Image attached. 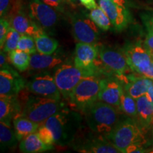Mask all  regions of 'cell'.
Instances as JSON below:
<instances>
[{"instance_id": "6da1fadb", "label": "cell", "mask_w": 153, "mask_h": 153, "mask_svg": "<svg viewBox=\"0 0 153 153\" xmlns=\"http://www.w3.org/2000/svg\"><path fill=\"white\" fill-rule=\"evenodd\" d=\"M119 109L97 101L84 111L89 128L96 133L108 135L120 123Z\"/></svg>"}, {"instance_id": "7a4b0ae2", "label": "cell", "mask_w": 153, "mask_h": 153, "mask_svg": "<svg viewBox=\"0 0 153 153\" xmlns=\"http://www.w3.org/2000/svg\"><path fill=\"white\" fill-rule=\"evenodd\" d=\"M62 108L60 99L38 96L26 101L22 115L41 125L51 116L62 111Z\"/></svg>"}, {"instance_id": "3957f363", "label": "cell", "mask_w": 153, "mask_h": 153, "mask_svg": "<svg viewBox=\"0 0 153 153\" xmlns=\"http://www.w3.org/2000/svg\"><path fill=\"white\" fill-rule=\"evenodd\" d=\"M102 80L95 75L84 77L69 95L70 100L76 108L82 111L98 101Z\"/></svg>"}, {"instance_id": "277c9868", "label": "cell", "mask_w": 153, "mask_h": 153, "mask_svg": "<svg viewBox=\"0 0 153 153\" xmlns=\"http://www.w3.org/2000/svg\"><path fill=\"white\" fill-rule=\"evenodd\" d=\"M108 137L120 152L123 153H126V149L130 145H141L145 140L142 130L130 118L120 122Z\"/></svg>"}, {"instance_id": "5b68a950", "label": "cell", "mask_w": 153, "mask_h": 153, "mask_svg": "<svg viewBox=\"0 0 153 153\" xmlns=\"http://www.w3.org/2000/svg\"><path fill=\"white\" fill-rule=\"evenodd\" d=\"M124 54L131 70L153 80V57L145 45L131 44L126 47Z\"/></svg>"}, {"instance_id": "8992f818", "label": "cell", "mask_w": 153, "mask_h": 153, "mask_svg": "<svg viewBox=\"0 0 153 153\" xmlns=\"http://www.w3.org/2000/svg\"><path fill=\"white\" fill-rule=\"evenodd\" d=\"M71 116V114L62 110L41 123L52 133L55 144L65 145L73 136L75 130L74 123L76 120L72 119Z\"/></svg>"}, {"instance_id": "52a82bcc", "label": "cell", "mask_w": 153, "mask_h": 153, "mask_svg": "<svg viewBox=\"0 0 153 153\" xmlns=\"http://www.w3.org/2000/svg\"><path fill=\"white\" fill-rule=\"evenodd\" d=\"M91 75H95V73L82 70L75 65L63 64L57 68L54 78L61 94L64 97H68L74 88L84 77Z\"/></svg>"}, {"instance_id": "ba28073f", "label": "cell", "mask_w": 153, "mask_h": 153, "mask_svg": "<svg viewBox=\"0 0 153 153\" xmlns=\"http://www.w3.org/2000/svg\"><path fill=\"white\" fill-rule=\"evenodd\" d=\"M28 91L40 97L60 99L61 93L55 83L54 76L43 72L32 77L26 84Z\"/></svg>"}, {"instance_id": "9c48e42d", "label": "cell", "mask_w": 153, "mask_h": 153, "mask_svg": "<svg viewBox=\"0 0 153 153\" xmlns=\"http://www.w3.org/2000/svg\"><path fill=\"white\" fill-rule=\"evenodd\" d=\"M98 26L91 19L80 15L72 17V31L78 43L95 44L99 38Z\"/></svg>"}, {"instance_id": "30bf717a", "label": "cell", "mask_w": 153, "mask_h": 153, "mask_svg": "<svg viewBox=\"0 0 153 153\" xmlns=\"http://www.w3.org/2000/svg\"><path fill=\"white\" fill-rule=\"evenodd\" d=\"M30 17L42 28H51L56 25L58 16L57 10L41 0H30Z\"/></svg>"}, {"instance_id": "8fae6325", "label": "cell", "mask_w": 153, "mask_h": 153, "mask_svg": "<svg viewBox=\"0 0 153 153\" xmlns=\"http://www.w3.org/2000/svg\"><path fill=\"white\" fill-rule=\"evenodd\" d=\"M99 49V56L103 64L118 76L123 75L130 70L125 54L120 51L110 48L100 47Z\"/></svg>"}, {"instance_id": "7c38bea8", "label": "cell", "mask_w": 153, "mask_h": 153, "mask_svg": "<svg viewBox=\"0 0 153 153\" xmlns=\"http://www.w3.org/2000/svg\"><path fill=\"white\" fill-rule=\"evenodd\" d=\"M25 82L10 67L0 70V97H15L25 87Z\"/></svg>"}, {"instance_id": "4fadbf2b", "label": "cell", "mask_w": 153, "mask_h": 153, "mask_svg": "<svg viewBox=\"0 0 153 153\" xmlns=\"http://www.w3.org/2000/svg\"><path fill=\"white\" fill-rule=\"evenodd\" d=\"M99 55V49L94 44L78 43L74 52V65L79 68L95 73L94 62Z\"/></svg>"}, {"instance_id": "5bb4252c", "label": "cell", "mask_w": 153, "mask_h": 153, "mask_svg": "<svg viewBox=\"0 0 153 153\" xmlns=\"http://www.w3.org/2000/svg\"><path fill=\"white\" fill-rule=\"evenodd\" d=\"M9 23L11 27L22 35H28L35 38L45 33L43 29L36 24L35 21L31 19V17L30 18L27 16L19 9L10 15Z\"/></svg>"}, {"instance_id": "9a60e30c", "label": "cell", "mask_w": 153, "mask_h": 153, "mask_svg": "<svg viewBox=\"0 0 153 153\" xmlns=\"http://www.w3.org/2000/svg\"><path fill=\"white\" fill-rule=\"evenodd\" d=\"M99 6L106 13L116 30L120 31L127 26L128 14L126 9L120 7L112 0H99Z\"/></svg>"}, {"instance_id": "2e32d148", "label": "cell", "mask_w": 153, "mask_h": 153, "mask_svg": "<svg viewBox=\"0 0 153 153\" xmlns=\"http://www.w3.org/2000/svg\"><path fill=\"white\" fill-rule=\"evenodd\" d=\"M123 87L119 82L114 79L102 80L98 101L111 105L120 110V100Z\"/></svg>"}, {"instance_id": "e0dca14e", "label": "cell", "mask_w": 153, "mask_h": 153, "mask_svg": "<svg viewBox=\"0 0 153 153\" xmlns=\"http://www.w3.org/2000/svg\"><path fill=\"white\" fill-rule=\"evenodd\" d=\"M126 82L123 89L134 99H136L146 94L149 88L153 85V80L143 76L120 75Z\"/></svg>"}, {"instance_id": "ac0fdd59", "label": "cell", "mask_w": 153, "mask_h": 153, "mask_svg": "<svg viewBox=\"0 0 153 153\" xmlns=\"http://www.w3.org/2000/svg\"><path fill=\"white\" fill-rule=\"evenodd\" d=\"M62 63V60L60 57L36 53L30 55L29 68L30 70L44 72L59 66Z\"/></svg>"}, {"instance_id": "d6986e66", "label": "cell", "mask_w": 153, "mask_h": 153, "mask_svg": "<svg viewBox=\"0 0 153 153\" xmlns=\"http://www.w3.org/2000/svg\"><path fill=\"white\" fill-rule=\"evenodd\" d=\"M53 146L46 145L40 138L37 132L31 133L21 140L19 149L21 152L25 153L43 152L51 150Z\"/></svg>"}, {"instance_id": "ffe728a7", "label": "cell", "mask_w": 153, "mask_h": 153, "mask_svg": "<svg viewBox=\"0 0 153 153\" xmlns=\"http://www.w3.org/2000/svg\"><path fill=\"white\" fill-rule=\"evenodd\" d=\"M13 123L15 134L19 140H22L30 134L37 132L40 127V124L19 114L14 116Z\"/></svg>"}, {"instance_id": "44dd1931", "label": "cell", "mask_w": 153, "mask_h": 153, "mask_svg": "<svg viewBox=\"0 0 153 153\" xmlns=\"http://www.w3.org/2000/svg\"><path fill=\"white\" fill-rule=\"evenodd\" d=\"M137 118L143 128H148L153 123V104L146 95L136 99Z\"/></svg>"}, {"instance_id": "7402d4cb", "label": "cell", "mask_w": 153, "mask_h": 153, "mask_svg": "<svg viewBox=\"0 0 153 153\" xmlns=\"http://www.w3.org/2000/svg\"><path fill=\"white\" fill-rule=\"evenodd\" d=\"M15 97H0V120L9 126H10L13 116H16L14 114L16 106Z\"/></svg>"}, {"instance_id": "603a6c76", "label": "cell", "mask_w": 153, "mask_h": 153, "mask_svg": "<svg viewBox=\"0 0 153 153\" xmlns=\"http://www.w3.org/2000/svg\"><path fill=\"white\" fill-rule=\"evenodd\" d=\"M38 53L45 55H52L58 47V42L45 33L35 38Z\"/></svg>"}, {"instance_id": "cb8c5ba5", "label": "cell", "mask_w": 153, "mask_h": 153, "mask_svg": "<svg viewBox=\"0 0 153 153\" xmlns=\"http://www.w3.org/2000/svg\"><path fill=\"white\" fill-rule=\"evenodd\" d=\"M10 62L20 72L26 71L30 66V55L28 53L16 49L9 53Z\"/></svg>"}, {"instance_id": "d4e9b609", "label": "cell", "mask_w": 153, "mask_h": 153, "mask_svg": "<svg viewBox=\"0 0 153 153\" xmlns=\"http://www.w3.org/2000/svg\"><path fill=\"white\" fill-rule=\"evenodd\" d=\"M15 132L11 126L3 122L0 123V143L1 149L11 148L14 147L18 142Z\"/></svg>"}, {"instance_id": "484cf974", "label": "cell", "mask_w": 153, "mask_h": 153, "mask_svg": "<svg viewBox=\"0 0 153 153\" xmlns=\"http://www.w3.org/2000/svg\"><path fill=\"white\" fill-rule=\"evenodd\" d=\"M120 111H121L129 117H137L136 99L132 97L124 89L120 96Z\"/></svg>"}, {"instance_id": "4316f807", "label": "cell", "mask_w": 153, "mask_h": 153, "mask_svg": "<svg viewBox=\"0 0 153 153\" xmlns=\"http://www.w3.org/2000/svg\"><path fill=\"white\" fill-rule=\"evenodd\" d=\"M81 152L94 153H119L120 151L112 143L106 141H93L90 144L85 145Z\"/></svg>"}, {"instance_id": "83f0119b", "label": "cell", "mask_w": 153, "mask_h": 153, "mask_svg": "<svg viewBox=\"0 0 153 153\" xmlns=\"http://www.w3.org/2000/svg\"><path fill=\"white\" fill-rule=\"evenodd\" d=\"M89 17L101 30H108L111 26L112 24L109 18L99 6L91 10Z\"/></svg>"}, {"instance_id": "f1b7e54d", "label": "cell", "mask_w": 153, "mask_h": 153, "mask_svg": "<svg viewBox=\"0 0 153 153\" xmlns=\"http://www.w3.org/2000/svg\"><path fill=\"white\" fill-rule=\"evenodd\" d=\"M17 49L24 51L28 54L37 53L35 38L28 35H22L18 42Z\"/></svg>"}, {"instance_id": "f546056e", "label": "cell", "mask_w": 153, "mask_h": 153, "mask_svg": "<svg viewBox=\"0 0 153 153\" xmlns=\"http://www.w3.org/2000/svg\"><path fill=\"white\" fill-rule=\"evenodd\" d=\"M21 36L22 34L19 33L16 30L11 26L7 38H6L4 45V51L9 53L11 51L17 49V45H18V42L20 39Z\"/></svg>"}, {"instance_id": "4dcf8cb0", "label": "cell", "mask_w": 153, "mask_h": 153, "mask_svg": "<svg viewBox=\"0 0 153 153\" xmlns=\"http://www.w3.org/2000/svg\"><path fill=\"white\" fill-rule=\"evenodd\" d=\"M19 0H0V16L5 17L19 9Z\"/></svg>"}, {"instance_id": "1f68e13d", "label": "cell", "mask_w": 153, "mask_h": 153, "mask_svg": "<svg viewBox=\"0 0 153 153\" xmlns=\"http://www.w3.org/2000/svg\"><path fill=\"white\" fill-rule=\"evenodd\" d=\"M37 133L39 135L40 138L46 145H51V146H53L55 145V140L52 133L43 124L40 125L39 128L37 131Z\"/></svg>"}, {"instance_id": "d6a6232c", "label": "cell", "mask_w": 153, "mask_h": 153, "mask_svg": "<svg viewBox=\"0 0 153 153\" xmlns=\"http://www.w3.org/2000/svg\"><path fill=\"white\" fill-rule=\"evenodd\" d=\"M10 27L11 25L9 21H7L4 17H1V20H0V47H1V49L3 48Z\"/></svg>"}, {"instance_id": "836d02e7", "label": "cell", "mask_w": 153, "mask_h": 153, "mask_svg": "<svg viewBox=\"0 0 153 153\" xmlns=\"http://www.w3.org/2000/svg\"><path fill=\"white\" fill-rule=\"evenodd\" d=\"M145 47L150 51L151 54L153 53V27L151 25H148V34L145 41Z\"/></svg>"}, {"instance_id": "e575fe53", "label": "cell", "mask_w": 153, "mask_h": 153, "mask_svg": "<svg viewBox=\"0 0 153 153\" xmlns=\"http://www.w3.org/2000/svg\"><path fill=\"white\" fill-rule=\"evenodd\" d=\"M41 1L56 9L57 11H62V0H41Z\"/></svg>"}, {"instance_id": "d590c367", "label": "cell", "mask_w": 153, "mask_h": 153, "mask_svg": "<svg viewBox=\"0 0 153 153\" xmlns=\"http://www.w3.org/2000/svg\"><path fill=\"white\" fill-rule=\"evenodd\" d=\"M145 151L142 148V145L140 144H133L126 149V153H135V152H145Z\"/></svg>"}, {"instance_id": "8d00e7d4", "label": "cell", "mask_w": 153, "mask_h": 153, "mask_svg": "<svg viewBox=\"0 0 153 153\" xmlns=\"http://www.w3.org/2000/svg\"><path fill=\"white\" fill-rule=\"evenodd\" d=\"M79 1L84 7L89 10H92L98 7L95 0H79Z\"/></svg>"}, {"instance_id": "74e56055", "label": "cell", "mask_w": 153, "mask_h": 153, "mask_svg": "<svg viewBox=\"0 0 153 153\" xmlns=\"http://www.w3.org/2000/svg\"><path fill=\"white\" fill-rule=\"evenodd\" d=\"M0 67L1 69L6 68L9 65L7 64V58H6V55L2 51H1V55H0Z\"/></svg>"}, {"instance_id": "f35d334b", "label": "cell", "mask_w": 153, "mask_h": 153, "mask_svg": "<svg viewBox=\"0 0 153 153\" xmlns=\"http://www.w3.org/2000/svg\"><path fill=\"white\" fill-rule=\"evenodd\" d=\"M145 95H146V97H148L149 101H150L153 104V85L149 88L148 91H147L146 94Z\"/></svg>"}, {"instance_id": "ab89813d", "label": "cell", "mask_w": 153, "mask_h": 153, "mask_svg": "<svg viewBox=\"0 0 153 153\" xmlns=\"http://www.w3.org/2000/svg\"><path fill=\"white\" fill-rule=\"evenodd\" d=\"M112 1H114L115 3L117 4L120 6V7H123V8L126 9V0H112Z\"/></svg>"}, {"instance_id": "60d3db41", "label": "cell", "mask_w": 153, "mask_h": 153, "mask_svg": "<svg viewBox=\"0 0 153 153\" xmlns=\"http://www.w3.org/2000/svg\"><path fill=\"white\" fill-rule=\"evenodd\" d=\"M148 24L151 25V26H152V27H153V16L152 17V18H151L150 21V22H149V24Z\"/></svg>"}, {"instance_id": "b9f144b4", "label": "cell", "mask_w": 153, "mask_h": 153, "mask_svg": "<svg viewBox=\"0 0 153 153\" xmlns=\"http://www.w3.org/2000/svg\"><path fill=\"white\" fill-rule=\"evenodd\" d=\"M152 57H153V53H152Z\"/></svg>"}, {"instance_id": "7bdbcfd3", "label": "cell", "mask_w": 153, "mask_h": 153, "mask_svg": "<svg viewBox=\"0 0 153 153\" xmlns=\"http://www.w3.org/2000/svg\"><path fill=\"white\" fill-rule=\"evenodd\" d=\"M152 135H153V131H152Z\"/></svg>"}]
</instances>
